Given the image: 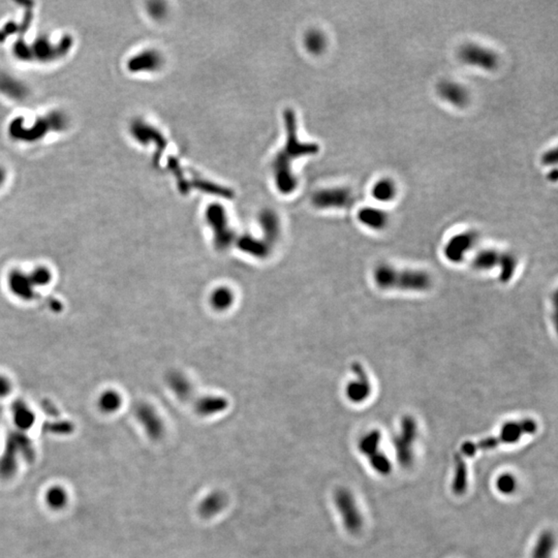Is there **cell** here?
Listing matches in <instances>:
<instances>
[{
    "instance_id": "1",
    "label": "cell",
    "mask_w": 558,
    "mask_h": 558,
    "mask_svg": "<svg viewBox=\"0 0 558 558\" xmlns=\"http://www.w3.org/2000/svg\"><path fill=\"white\" fill-rule=\"evenodd\" d=\"M538 431V423L533 419L510 421L505 423L498 433L479 442H466L462 444L460 455L473 457L480 451H490L505 445H515L524 436L533 435Z\"/></svg>"
},
{
    "instance_id": "2",
    "label": "cell",
    "mask_w": 558,
    "mask_h": 558,
    "mask_svg": "<svg viewBox=\"0 0 558 558\" xmlns=\"http://www.w3.org/2000/svg\"><path fill=\"white\" fill-rule=\"evenodd\" d=\"M373 281L383 290L407 292H424L432 284L431 277L426 271L417 269H397L389 264H381L373 270Z\"/></svg>"
},
{
    "instance_id": "3",
    "label": "cell",
    "mask_w": 558,
    "mask_h": 558,
    "mask_svg": "<svg viewBox=\"0 0 558 558\" xmlns=\"http://www.w3.org/2000/svg\"><path fill=\"white\" fill-rule=\"evenodd\" d=\"M286 116V125H288V144H286L284 151L279 154V158L275 160V176H277V183L279 186L280 192L288 193L293 192L296 186L295 178L291 175L290 162L291 160L296 158V156L304 155V154H312L318 151V147L312 144H301L298 142L296 134V119L292 112H288Z\"/></svg>"
},
{
    "instance_id": "4",
    "label": "cell",
    "mask_w": 558,
    "mask_h": 558,
    "mask_svg": "<svg viewBox=\"0 0 558 558\" xmlns=\"http://www.w3.org/2000/svg\"><path fill=\"white\" fill-rule=\"evenodd\" d=\"M419 436V427L416 419L412 416L403 417L398 433L393 440L395 456L398 464L408 468L414 462V445Z\"/></svg>"
},
{
    "instance_id": "5",
    "label": "cell",
    "mask_w": 558,
    "mask_h": 558,
    "mask_svg": "<svg viewBox=\"0 0 558 558\" xmlns=\"http://www.w3.org/2000/svg\"><path fill=\"white\" fill-rule=\"evenodd\" d=\"M333 498L345 531L351 535L359 533L363 529L364 518L355 495L347 488L342 487L336 490Z\"/></svg>"
},
{
    "instance_id": "6",
    "label": "cell",
    "mask_w": 558,
    "mask_h": 558,
    "mask_svg": "<svg viewBox=\"0 0 558 558\" xmlns=\"http://www.w3.org/2000/svg\"><path fill=\"white\" fill-rule=\"evenodd\" d=\"M459 58L464 64L482 71H492L499 64L498 55L485 46L466 43L459 50Z\"/></svg>"
},
{
    "instance_id": "7",
    "label": "cell",
    "mask_w": 558,
    "mask_h": 558,
    "mask_svg": "<svg viewBox=\"0 0 558 558\" xmlns=\"http://www.w3.org/2000/svg\"><path fill=\"white\" fill-rule=\"evenodd\" d=\"M355 377L347 384L345 388V395L347 398L354 405H360L365 403L367 399L370 397L372 392L370 379L367 375L365 369L359 363H355L351 366Z\"/></svg>"
},
{
    "instance_id": "8",
    "label": "cell",
    "mask_w": 558,
    "mask_h": 558,
    "mask_svg": "<svg viewBox=\"0 0 558 558\" xmlns=\"http://www.w3.org/2000/svg\"><path fill=\"white\" fill-rule=\"evenodd\" d=\"M353 201V193L347 188H342L321 190V192L316 193L314 197L316 206H318L319 208H323V209H330V208L342 209V208L351 206Z\"/></svg>"
},
{
    "instance_id": "9",
    "label": "cell",
    "mask_w": 558,
    "mask_h": 558,
    "mask_svg": "<svg viewBox=\"0 0 558 558\" xmlns=\"http://www.w3.org/2000/svg\"><path fill=\"white\" fill-rule=\"evenodd\" d=\"M477 243V235L473 232L458 234L452 237L445 246V256L450 262L458 263L463 260Z\"/></svg>"
},
{
    "instance_id": "10",
    "label": "cell",
    "mask_w": 558,
    "mask_h": 558,
    "mask_svg": "<svg viewBox=\"0 0 558 558\" xmlns=\"http://www.w3.org/2000/svg\"><path fill=\"white\" fill-rule=\"evenodd\" d=\"M438 97L455 108H464L470 102V92L462 84L453 80H444L438 85Z\"/></svg>"
},
{
    "instance_id": "11",
    "label": "cell",
    "mask_w": 558,
    "mask_h": 558,
    "mask_svg": "<svg viewBox=\"0 0 558 558\" xmlns=\"http://www.w3.org/2000/svg\"><path fill=\"white\" fill-rule=\"evenodd\" d=\"M136 414L149 438L153 440H162L166 428L162 418L158 416L155 410L149 405H142L137 408Z\"/></svg>"
},
{
    "instance_id": "12",
    "label": "cell",
    "mask_w": 558,
    "mask_h": 558,
    "mask_svg": "<svg viewBox=\"0 0 558 558\" xmlns=\"http://www.w3.org/2000/svg\"><path fill=\"white\" fill-rule=\"evenodd\" d=\"M228 505L227 495L223 491H212L206 495L197 505L199 515L204 519H211L218 515Z\"/></svg>"
},
{
    "instance_id": "13",
    "label": "cell",
    "mask_w": 558,
    "mask_h": 558,
    "mask_svg": "<svg viewBox=\"0 0 558 558\" xmlns=\"http://www.w3.org/2000/svg\"><path fill=\"white\" fill-rule=\"evenodd\" d=\"M468 466L463 456L456 454L454 457V473L451 489L454 494L462 495L468 491Z\"/></svg>"
},
{
    "instance_id": "14",
    "label": "cell",
    "mask_w": 558,
    "mask_h": 558,
    "mask_svg": "<svg viewBox=\"0 0 558 558\" xmlns=\"http://www.w3.org/2000/svg\"><path fill=\"white\" fill-rule=\"evenodd\" d=\"M208 221L214 227L215 234H216V241L219 245L227 244L231 239V233L229 232L225 215L223 214L221 206H212L208 210Z\"/></svg>"
},
{
    "instance_id": "15",
    "label": "cell",
    "mask_w": 558,
    "mask_h": 558,
    "mask_svg": "<svg viewBox=\"0 0 558 558\" xmlns=\"http://www.w3.org/2000/svg\"><path fill=\"white\" fill-rule=\"evenodd\" d=\"M358 219L362 225L370 230L382 231L389 223V215L379 208H362L358 214Z\"/></svg>"
},
{
    "instance_id": "16",
    "label": "cell",
    "mask_w": 558,
    "mask_h": 558,
    "mask_svg": "<svg viewBox=\"0 0 558 558\" xmlns=\"http://www.w3.org/2000/svg\"><path fill=\"white\" fill-rule=\"evenodd\" d=\"M503 255L505 253H499L495 249H484L473 258V266L480 271L491 270L495 267L501 268Z\"/></svg>"
},
{
    "instance_id": "17",
    "label": "cell",
    "mask_w": 558,
    "mask_h": 558,
    "mask_svg": "<svg viewBox=\"0 0 558 558\" xmlns=\"http://www.w3.org/2000/svg\"><path fill=\"white\" fill-rule=\"evenodd\" d=\"M382 433L379 430L372 429L361 436L358 442V450L368 459L381 451Z\"/></svg>"
},
{
    "instance_id": "18",
    "label": "cell",
    "mask_w": 558,
    "mask_h": 558,
    "mask_svg": "<svg viewBox=\"0 0 558 558\" xmlns=\"http://www.w3.org/2000/svg\"><path fill=\"white\" fill-rule=\"evenodd\" d=\"M228 401L223 397L206 396L200 399L195 405V410L200 416L210 417L227 410Z\"/></svg>"
},
{
    "instance_id": "19",
    "label": "cell",
    "mask_w": 558,
    "mask_h": 558,
    "mask_svg": "<svg viewBox=\"0 0 558 558\" xmlns=\"http://www.w3.org/2000/svg\"><path fill=\"white\" fill-rule=\"evenodd\" d=\"M555 548V536L551 531H545L540 533L533 550L531 558H551Z\"/></svg>"
},
{
    "instance_id": "20",
    "label": "cell",
    "mask_w": 558,
    "mask_h": 558,
    "mask_svg": "<svg viewBox=\"0 0 558 558\" xmlns=\"http://www.w3.org/2000/svg\"><path fill=\"white\" fill-rule=\"evenodd\" d=\"M371 195L375 201L381 203H389L396 197L397 186L393 180L389 178H382L375 181L371 188Z\"/></svg>"
},
{
    "instance_id": "21",
    "label": "cell",
    "mask_w": 558,
    "mask_h": 558,
    "mask_svg": "<svg viewBox=\"0 0 558 558\" xmlns=\"http://www.w3.org/2000/svg\"><path fill=\"white\" fill-rule=\"evenodd\" d=\"M235 301L233 291L227 286H219L214 288L210 295V305L217 312H225L230 309Z\"/></svg>"
},
{
    "instance_id": "22",
    "label": "cell",
    "mask_w": 558,
    "mask_h": 558,
    "mask_svg": "<svg viewBox=\"0 0 558 558\" xmlns=\"http://www.w3.org/2000/svg\"><path fill=\"white\" fill-rule=\"evenodd\" d=\"M495 488L498 494L505 495V496H511L516 494L517 489H518V480L513 473H501L496 477Z\"/></svg>"
},
{
    "instance_id": "23",
    "label": "cell",
    "mask_w": 558,
    "mask_h": 558,
    "mask_svg": "<svg viewBox=\"0 0 558 558\" xmlns=\"http://www.w3.org/2000/svg\"><path fill=\"white\" fill-rule=\"evenodd\" d=\"M368 462L370 468H372L377 475L386 477V475L392 473V461H391L390 458H389L384 452L379 451V453L369 457Z\"/></svg>"
},
{
    "instance_id": "24",
    "label": "cell",
    "mask_w": 558,
    "mask_h": 558,
    "mask_svg": "<svg viewBox=\"0 0 558 558\" xmlns=\"http://www.w3.org/2000/svg\"><path fill=\"white\" fill-rule=\"evenodd\" d=\"M160 64V57H158V54L152 53V52H147V53L143 54V55L139 56L134 62H132V65L134 69L137 71H140V69H155L156 67H158V65Z\"/></svg>"
},
{
    "instance_id": "25",
    "label": "cell",
    "mask_w": 558,
    "mask_h": 558,
    "mask_svg": "<svg viewBox=\"0 0 558 558\" xmlns=\"http://www.w3.org/2000/svg\"><path fill=\"white\" fill-rule=\"evenodd\" d=\"M306 46H307L308 50L312 52V53H322L326 48L325 36H323L321 32L314 30V32L308 34L307 38H306Z\"/></svg>"
},
{
    "instance_id": "26",
    "label": "cell",
    "mask_w": 558,
    "mask_h": 558,
    "mask_svg": "<svg viewBox=\"0 0 558 558\" xmlns=\"http://www.w3.org/2000/svg\"><path fill=\"white\" fill-rule=\"evenodd\" d=\"M170 384L172 390L180 398H188L190 393V386L184 377L180 375H173L170 377Z\"/></svg>"
},
{
    "instance_id": "27",
    "label": "cell",
    "mask_w": 558,
    "mask_h": 558,
    "mask_svg": "<svg viewBox=\"0 0 558 558\" xmlns=\"http://www.w3.org/2000/svg\"><path fill=\"white\" fill-rule=\"evenodd\" d=\"M262 223L267 235L271 238V240L272 239L274 240L279 234V223H277V216L270 212H266L262 215Z\"/></svg>"
},
{
    "instance_id": "28",
    "label": "cell",
    "mask_w": 558,
    "mask_h": 558,
    "mask_svg": "<svg viewBox=\"0 0 558 558\" xmlns=\"http://www.w3.org/2000/svg\"><path fill=\"white\" fill-rule=\"evenodd\" d=\"M121 405V398L115 392H108L102 396L99 405L105 412H115Z\"/></svg>"
},
{
    "instance_id": "29",
    "label": "cell",
    "mask_w": 558,
    "mask_h": 558,
    "mask_svg": "<svg viewBox=\"0 0 558 558\" xmlns=\"http://www.w3.org/2000/svg\"><path fill=\"white\" fill-rule=\"evenodd\" d=\"M67 494H65L64 490L62 489V488L55 487L48 492V503H49V505L53 507L54 509L64 507L65 503H67Z\"/></svg>"
},
{
    "instance_id": "30",
    "label": "cell",
    "mask_w": 558,
    "mask_h": 558,
    "mask_svg": "<svg viewBox=\"0 0 558 558\" xmlns=\"http://www.w3.org/2000/svg\"><path fill=\"white\" fill-rule=\"evenodd\" d=\"M16 405L17 407L15 408V412H16V421L19 426H30L32 422H34V416H32V412L27 410V407H25V405H22V403H19V405Z\"/></svg>"
},
{
    "instance_id": "31",
    "label": "cell",
    "mask_w": 558,
    "mask_h": 558,
    "mask_svg": "<svg viewBox=\"0 0 558 558\" xmlns=\"http://www.w3.org/2000/svg\"><path fill=\"white\" fill-rule=\"evenodd\" d=\"M557 162V149H550L547 151L543 156V162L547 166H554Z\"/></svg>"
},
{
    "instance_id": "32",
    "label": "cell",
    "mask_w": 558,
    "mask_h": 558,
    "mask_svg": "<svg viewBox=\"0 0 558 558\" xmlns=\"http://www.w3.org/2000/svg\"><path fill=\"white\" fill-rule=\"evenodd\" d=\"M8 391H10V384L6 379L0 377V396L8 394Z\"/></svg>"
}]
</instances>
